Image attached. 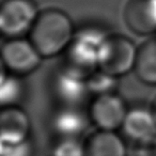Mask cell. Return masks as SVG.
Returning <instances> with one entry per match:
<instances>
[{"label": "cell", "mask_w": 156, "mask_h": 156, "mask_svg": "<svg viewBox=\"0 0 156 156\" xmlns=\"http://www.w3.org/2000/svg\"><path fill=\"white\" fill-rule=\"evenodd\" d=\"M123 18L132 32L139 35L156 33V0H128Z\"/></svg>", "instance_id": "8"}, {"label": "cell", "mask_w": 156, "mask_h": 156, "mask_svg": "<svg viewBox=\"0 0 156 156\" xmlns=\"http://www.w3.org/2000/svg\"><path fill=\"white\" fill-rule=\"evenodd\" d=\"M71 17L59 9L40 12L29 32V40L43 58L63 54L75 37Z\"/></svg>", "instance_id": "1"}, {"label": "cell", "mask_w": 156, "mask_h": 156, "mask_svg": "<svg viewBox=\"0 0 156 156\" xmlns=\"http://www.w3.org/2000/svg\"><path fill=\"white\" fill-rule=\"evenodd\" d=\"M0 156H33V144L30 139L18 144H1Z\"/></svg>", "instance_id": "17"}, {"label": "cell", "mask_w": 156, "mask_h": 156, "mask_svg": "<svg viewBox=\"0 0 156 156\" xmlns=\"http://www.w3.org/2000/svg\"><path fill=\"white\" fill-rule=\"evenodd\" d=\"M31 122L29 115L18 106L2 107L0 112L1 144H18L29 140Z\"/></svg>", "instance_id": "7"}, {"label": "cell", "mask_w": 156, "mask_h": 156, "mask_svg": "<svg viewBox=\"0 0 156 156\" xmlns=\"http://www.w3.org/2000/svg\"><path fill=\"white\" fill-rule=\"evenodd\" d=\"M85 156H128L125 141L115 132L98 129L83 142Z\"/></svg>", "instance_id": "12"}, {"label": "cell", "mask_w": 156, "mask_h": 156, "mask_svg": "<svg viewBox=\"0 0 156 156\" xmlns=\"http://www.w3.org/2000/svg\"><path fill=\"white\" fill-rule=\"evenodd\" d=\"M89 122V115L80 107L62 106L52 117L51 128L59 138L78 139L86 132Z\"/></svg>", "instance_id": "11"}, {"label": "cell", "mask_w": 156, "mask_h": 156, "mask_svg": "<svg viewBox=\"0 0 156 156\" xmlns=\"http://www.w3.org/2000/svg\"><path fill=\"white\" fill-rule=\"evenodd\" d=\"M91 95L100 96L109 93H115L118 87V77L111 76L105 72L98 69L86 79Z\"/></svg>", "instance_id": "15"}, {"label": "cell", "mask_w": 156, "mask_h": 156, "mask_svg": "<svg viewBox=\"0 0 156 156\" xmlns=\"http://www.w3.org/2000/svg\"><path fill=\"white\" fill-rule=\"evenodd\" d=\"M51 156H85V147L78 139L59 138L52 147Z\"/></svg>", "instance_id": "16"}, {"label": "cell", "mask_w": 156, "mask_h": 156, "mask_svg": "<svg viewBox=\"0 0 156 156\" xmlns=\"http://www.w3.org/2000/svg\"><path fill=\"white\" fill-rule=\"evenodd\" d=\"M98 46L74 37L72 43L62 54L61 69L87 79L98 69Z\"/></svg>", "instance_id": "6"}, {"label": "cell", "mask_w": 156, "mask_h": 156, "mask_svg": "<svg viewBox=\"0 0 156 156\" xmlns=\"http://www.w3.org/2000/svg\"><path fill=\"white\" fill-rule=\"evenodd\" d=\"M43 59L29 39H9L1 47L2 69L18 77L34 72Z\"/></svg>", "instance_id": "4"}, {"label": "cell", "mask_w": 156, "mask_h": 156, "mask_svg": "<svg viewBox=\"0 0 156 156\" xmlns=\"http://www.w3.org/2000/svg\"><path fill=\"white\" fill-rule=\"evenodd\" d=\"M122 130L133 143L156 139V119L151 108L135 107L128 109Z\"/></svg>", "instance_id": "10"}, {"label": "cell", "mask_w": 156, "mask_h": 156, "mask_svg": "<svg viewBox=\"0 0 156 156\" xmlns=\"http://www.w3.org/2000/svg\"><path fill=\"white\" fill-rule=\"evenodd\" d=\"M39 10L33 0H3L0 7V30L8 39L30 32Z\"/></svg>", "instance_id": "3"}, {"label": "cell", "mask_w": 156, "mask_h": 156, "mask_svg": "<svg viewBox=\"0 0 156 156\" xmlns=\"http://www.w3.org/2000/svg\"><path fill=\"white\" fill-rule=\"evenodd\" d=\"M24 95V86L18 76L10 74L2 69L1 74V88H0V102L1 107L17 106Z\"/></svg>", "instance_id": "14"}, {"label": "cell", "mask_w": 156, "mask_h": 156, "mask_svg": "<svg viewBox=\"0 0 156 156\" xmlns=\"http://www.w3.org/2000/svg\"><path fill=\"white\" fill-rule=\"evenodd\" d=\"M151 110H152V112H153L154 117H155V119H156V96H155V98L153 100V103H152Z\"/></svg>", "instance_id": "19"}, {"label": "cell", "mask_w": 156, "mask_h": 156, "mask_svg": "<svg viewBox=\"0 0 156 156\" xmlns=\"http://www.w3.org/2000/svg\"><path fill=\"white\" fill-rule=\"evenodd\" d=\"M130 156H156V139L133 143Z\"/></svg>", "instance_id": "18"}, {"label": "cell", "mask_w": 156, "mask_h": 156, "mask_svg": "<svg viewBox=\"0 0 156 156\" xmlns=\"http://www.w3.org/2000/svg\"><path fill=\"white\" fill-rule=\"evenodd\" d=\"M134 71L143 83L156 86V37H151L138 46Z\"/></svg>", "instance_id": "13"}, {"label": "cell", "mask_w": 156, "mask_h": 156, "mask_svg": "<svg viewBox=\"0 0 156 156\" xmlns=\"http://www.w3.org/2000/svg\"><path fill=\"white\" fill-rule=\"evenodd\" d=\"M137 47L123 34H108L98 49V69L115 77L133 71L136 63Z\"/></svg>", "instance_id": "2"}, {"label": "cell", "mask_w": 156, "mask_h": 156, "mask_svg": "<svg viewBox=\"0 0 156 156\" xmlns=\"http://www.w3.org/2000/svg\"><path fill=\"white\" fill-rule=\"evenodd\" d=\"M54 93L62 106L80 107L91 94L86 79L60 69L54 79Z\"/></svg>", "instance_id": "9"}, {"label": "cell", "mask_w": 156, "mask_h": 156, "mask_svg": "<svg viewBox=\"0 0 156 156\" xmlns=\"http://www.w3.org/2000/svg\"><path fill=\"white\" fill-rule=\"evenodd\" d=\"M127 112L128 108L123 98L117 93H109L95 96L90 104L88 115L98 129L115 132L122 128Z\"/></svg>", "instance_id": "5"}]
</instances>
